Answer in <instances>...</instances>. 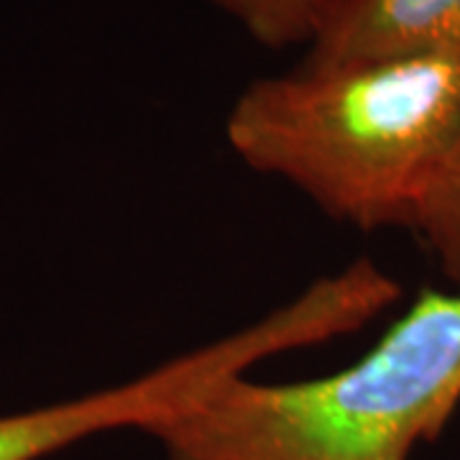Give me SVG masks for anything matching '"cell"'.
I'll use <instances>...</instances> for the list:
<instances>
[{"label": "cell", "instance_id": "5b68a950", "mask_svg": "<svg viewBox=\"0 0 460 460\" xmlns=\"http://www.w3.org/2000/svg\"><path fill=\"white\" fill-rule=\"evenodd\" d=\"M266 49L310 47L332 0H208Z\"/></svg>", "mask_w": 460, "mask_h": 460}, {"label": "cell", "instance_id": "3957f363", "mask_svg": "<svg viewBox=\"0 0 460 460\" xmlns=\"http://www.w3.org/2000/svg\"><path fill=\"white\" fill-rule=\"evenodd\" d=\"M310 313L284 302L246 328L180 353L162 366L108 389L69 396L44 407L0 414V460H44L90 438L138 429L151 432L192 410L233 378L277 356L310 348Z\"/></svg>", "mask_w": 460, "mask_h": 460}, {"label": "cell", "instance_id": "7a4b0ae2", "mask_svg": "<svg viewBox=\"0 0 460 460\" xmlns=\"http://www.w3.org/2000/svg\"><path fill=\"white\" fill-rule=\"evenodd\" d=\"M460 407V287L422 292L358 361L269 384L238 376L151 429L164 460H410Z\"/></svg>", "mask_w": 460, "mask_h": 460}, {"label": "cell", "instance_id": "277c9868", "mask_svg": "<svg viewBox=\"0 0 460 460\" xmlns=\"http://www.w3.org/2000/svg\"><path fill=\"white\" fill-rule=\"evenodd\" d=\"M307 49L314 62L460 49V0H332Z\"/></svg>", "mask_w": 460, "mask_h": 460}, {"label": "cell", "instance_id": "8992f818", "mask_svg": "<svg viewBox=\"0 0 460 460\" xmlns=\"http://www.w3.org/2000/svg\"><path fill=\"white\" fill-rule=\"evenodd\" d=\"M450 287H460V141L411 220Z\"/></svg>", "mask_w": 460, "mask_h": 460}, {"label": "cell", "instance_id": "6da1fadb", "mask_svg": "<svg viewBox=\"0 0 460 460\" xmlns=\"http://www.w3.org/2000/svg\"><path fill=\"white\" fill-rule=\"evenodd\" d=\"M230 151L353 228H411L460 141V49L314 62L243 87Z\"/></svg>", "mask_w": 460, "mask_h": 460}]
</instances>
